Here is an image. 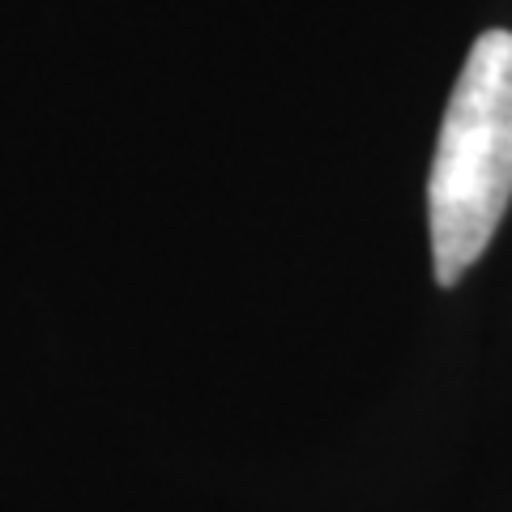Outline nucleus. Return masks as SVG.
<instances>
[{"instance_id":"f257e3e1","label":"nucleus","mask_w":512,"mask_h":512,"mask_svg":"<svg viewBox=\"0 0 512 512\" xmlns=\"http://www.w3.org/2000/svg\"><path fill=\"white\" fill-rule=\"evenodd\" d=\"M512 201V30L478 35L444 107L427 175L436 282L453 286L487 252Z\"/></svg>"}]
</instances>
